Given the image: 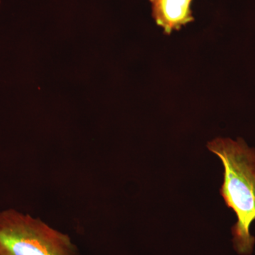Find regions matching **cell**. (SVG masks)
<instances>
[{
    "mask_svg": "<svg viewBox=\"0 0 255 255\" xmlns=\"http://www.w3.org/2000/svg\"><path fill=\"white\" fill-rule=\"evenodd\" d=\"M207 147L219 157L224 167L220 192L226 206L237 216L232 228L235 250L241 255H251L255 243L250 232L255 221V150L242 138L218 137L208 142Z\"/></svg>",
    "mask_w": 255,
    "mask_h": 255,
    "instance_id": "1",
    "label": "cell"
},
{
    "mask_svg": "<svg viewBox=\"0 0 255 255\" xmlns=\"http://www.w3.org/2000/svg\"><path fill=\"white\" fill-rule=\"evenodd\" d=\"M0 255H80L68 235L17 210L0 211Z\"/></svg>",
    "mask_w": 255,
    "mask_h": 255,
    "instance_id": "2",
    "label": "cell"
},
{
    "mask_svg": "<svg viewBox=\"0 0 255 255\" xmlns=\"http://www.w3.org/2000/svg\"><path fill=\"white\" fill-rule=\"evenodd\" d=\"M152 17L156 23L169 35L174 30L194 21L191 10L193 0H150Z\"/></svg>",
    "mask_w": 255,
    "mask_h": 255,
    "instance_id": "3",
    "label": "cell"
}]
</instances>
